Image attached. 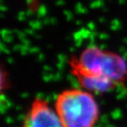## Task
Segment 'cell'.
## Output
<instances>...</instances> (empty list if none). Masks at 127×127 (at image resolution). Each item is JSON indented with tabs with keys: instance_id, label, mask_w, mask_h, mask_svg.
<instances>
[{
	"instance_id": "obj_4",
	"label": "cell",
	"mask_w": 127,
	"mask_h": 127,
	"mask_svg": "<svg viewBox=\"0 0 127 127\" xmlns=\"http://www.w3.org/2000/svg\"><path fill=\"white\" fill-rule=\"evenodd\" d=\"M22 127H63L55 108L42 97H35L27 111Z\"/></svg>"
},
{
	"instance_id": "obj_2",
	"label": "cell",
	"mask_w": 127,
	"mask_h": 127,
	"mask_svg": "<svg viewBox=\"0 0 127 127\" xmlns=\"http://www.w3.org/2000/svg\"><path fill=\"white\" fill-rule=\"evenodd\" d=\"M78 60L88 70L120 86L127 81V61L122 55L95 45L83 49Z\"/></svg>"
},
{
	"instance_id": "obj_3",
	"label": "cell",
	"mask_w": 127,
	"mask_h": 127,
	"mask_svg": "<svg viewBox=\"0 0 127 127\" xmlns=\"http://www.w3.org/2000/svg\"><path fill=\"white\" fill-rule=\"evenodd\" d=\"M72 75L78 80L81 88L91 93H106L118 87L112 81L99 77L84 68L78 61L77 55H72L68 60Z\"/></svg>"
},
{
	"instance_id": "obj_1",
	"label": "cell",
	"mask_w": 127,
	"mask_h": 127,
	"mask_svg": "<svg viewBox=\"0 0 127 127\" xmlns=\"http://www.w3.org/2000/svg\"><path fill=\"white\" fill-rule=\"evenodd\" d=\"M54 108L63 127H95L100 118V106L94 95L83 88L60 92Z\"/></svg>"
}]
</instances>
